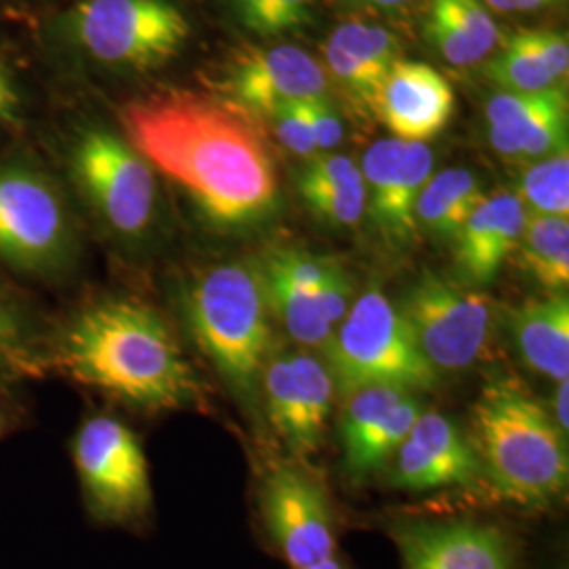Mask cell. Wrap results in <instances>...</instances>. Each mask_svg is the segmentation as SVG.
<instances>
[{"mask_svg": "<svg viewBox=\"0 0 569 569\" xmlns=\"http://www.w3.org/2000/svg\"><path fill=\"white\" fill-rule=\"evenodd\" d=\"M306 121L310 127L317 150H331L345 138V127L326 98H312L302 102Z\"/></svg>", "mask_w": 569, "mask_h": 569, "instance_id": "35", "label": "cell"}, {"mask_svg": "<svg viewBox=\"0 0 569 569\" xmlns=\"http://www.w3.org/2000/svg\"><path fill=\"white\" fill-rule=\"evenodd\" d=\"M427 34L451 66H475L493 53L500 28L481 0H432Z\"/></svg>", "mask_w": 569, "mask_h": 569, "instance_id": "22", "label": "cell"}, {"mask_svg": "<svg viewBox=\"0 0 569 569\" xmlns=\"http://www.w3.org/2000/svg\"><path fill=\"white\" fill-rule=\"evenodd\" d=\"M72 176L103 224L124 239L143 237L157 216L152 164L119 136L89 129L72 150Z\"/></svg>", "mask_w": 569, "mask_h": 569, "instance_id": "9", "label": "cell"}, {"mask_svg": "<svg viewBox=\"0 0 569 569\" xmlns=\"http://www.w3.org/2000/svg\"><path fill=\"white\" fill-rule=\"evenodd\" d=\"M300 418V456H312L323 439L329 411L333 403V380L326 363L305 350L287 352Z\"/></svg>", "mask_w": 569, "mask_h": 569, "instance_id": "26", "label": "cell"}, {"mask_svg": "<svg viewBox=\"0 0 569 569\" xmlns=\"http://www.w3.org/2000/svg\"><path fill=\"white\" fill-rule=\"evenodd\" d=\"M481 2L500 13H526V11H536L563 0H481Z\"/></svg>", "mask_w": 569, "mask_h": 569, "instance_id": "38", "label": "cell"}, {"mask_svg": "<svg viewBox=\"0 0 569 569\" xmlns=\"http://www.w3.org/2000/svg\"><path fill=\"white\" fill-rule=\"evenodd\" d=\"M326 53L333 79L348 96L376 108L382 84L399 61V42L382 26L348 21L331 32Z\"/></svg>", "mask_w": 569, "mask_h": 569, "instance_id": "20", "label": "cell"}, {"mask_svg": "<svg viewBox=\"0 0 569 569\" xmlns=\"http://www.w3.org/2000/svg\"><path fill=\"white\" fill-rule=\"evenodd\" d=\"M352 281L346 274L345 268L329 260L323 281L319 284V308L331 329H336L345 321L352 306Z\"/></svg>", "mask_w": 569, "mask_h": 569, "instance_id": "32", "label": "cell"}, {"mask_svg": "<svg viewBox=\"0 0 569 569\" xmlns=\"http://www.w3.org/2000/svg\"><path fill=\"white\" fill-rule=\"evenodd\" d=\"M367 211L390 243L407 244L418 232L416 203L432 176L427 143L397 138L371 143L363 159Z\"/></svg>", "mask_w": 569, "mask_h": 569, "instance_id": "12", "label": "cell"}, {"mask_svg": "<svg viewBox=\"0 0 569 569\" xmlns=\"http://www.w3.org/2000/svg\"><path fill=\"white\" fill-rule=\"evenodd\" d=\"M517 197L531 216H569L568 148L540 159L523 171Z\"/></svg>", "mask_w": 569, "mask_h": 569, "instance_id": "28", "label": "cell"}, {"mask_svg": "<svg viewBox=\"0 0 569 569\" xmlns=\"http://www.w3.org/2000/svg\"><path fill=\"white\" fill-rule=\"evenodd\" d=\"M363 4H371V7H380V9H395V7H403L411 0H357Z\"/></svg>", "mask_w": 569, "mask_h": 569, "instance_id": "41", "label": "cell"}, {"mask_svg": "<svg viewBox=\"0 0 569 569\" xmlns=\"http://www.w3.org/2000/svg\"><path fill=\"white\" fill-rule=\"evenodd\" d=\"M13 425H16V418H13L11 409L0 401V439L13 428Z\"/></svg>", "mask_w": 569, "mask_h": 569, "instance_id": "40", "label": "cell"}, {"mask_svg": "<svg viewBox=\"0 0 569 569\" xmlns=\"http://www.w3.org/2000/svg\"><path fill=\"white\" fill-rule=\"evenodd\" d=\"M268 117L274 127V136L287 150H291L298 157H312L317 152L302 102L284 103Z\"/></svg>", "mask_w": 569, "mask_h": 569, "instance_id": "33", "label": "cell"}, {"mask_svg": "<svg viewBox=\"0 0 569 569\" xmlns=\"http://www.w3.org/2000/svg\"><path fill=\"white\" fill-rule=\"evenodd\" d=\"M409 395V390L397 387H363L345 395L342 409V443L345 458L355 456L367 439L387 422L392 409Z\"/></svg>", "mask_w": 569, "mask_h": 569, "instance_id": "27", "label": "cell"}, {"mask_svg": "<svg viewBox=\"0 0 569 569\" xmlns=\"http://www.w3.org/2000/svg\"><path fill=\"white\" fill-rule=\"evenodd\" d=\"M23 319L16 305L0 293V359L16 361L23 348Z\"/></svg>", "mask_w": 569, "mask_h": 569, "instance_id": "36", "label": "cell"}, {"mask_svg": "<svg viewBox=\"0 0 569 569\" xmlns=\"http://www.w3.org/2000/svg\"><path fill=\"white\" fill-rule=\"evenodd\" d=\"M18 103H20L18 91L13 87V81H11L4 63L0 60V124L13 119Z\"/></svg>", "mask_w": 569, "mask_h": 569, "instance_id": "37", "label": "cell"}, {"mask_svg": "<svg viewBox=\"0 0 569 569\" xmlns=\"http://www.w3.org/2000/svg\"><path fill=\"white\" fill-rule=\"evenodd\" d=\"M528 211L517 192L486 194L456 234V266L470 284H488L517 249Z\"/></svg>", "mask_w": 569, "mask_h": 569, "instance_id": "19", "label": "cell"}, {"mask_svg": "<svg viewBox=\"0 0 569 569\" xmlns=\"http://www.w3.org/2000/svg\"><path fill=\"white\" fill-rule=\"evenodd\" d=\"M121 121L129 143L178 183L211 224H258L277 207L274 161L237 106L164 93L127 103Z\"/></svg>", "mask_w": 569, "mask_h": 569, "instance_id": "1", "label": "cell"}, {"mask_svg": "<svg viewBox=\"0 0 569 569\" xmlns=\"http://www.w3.org/2000/svg\"><path fill=\"white\" fill-rule=\"evenodd\" d=\"M56 357L74 382L138 409H183L203 395L163 317L133 298L84 306L63 329Z\"/></svg>", "mask_w": 569, "mask_h": 569, "instance_id": "2", "label": "cell"}, {"mask_svg": "<svg viewBox=\"0 0 569 569\" xmlns=\"http://www.w3.org/2000/svg\"><path fill=\"white\" fill-rule=\"evenodd\" d=\"M74 243L60 190L30 167H0V258L23 274L53 279L72 262Z\"/></svg>", "mask_w": 569, "mask_h": 569, "instance_id": "6", "label": "cell"}, {"mask_svg": "<svg viewBox=\"0 0 569 569\" xmlns=\"http://www.w3.org/2000/svg\"><path fill=\"white\" fill-rule=\"evenodd\" d=\"M72 460L89 510L108 523H131L152 507L150 468L138 435L112 416H91L72 439Z\"/></svg>", "mask_w": 569, "mask_h": 569, "instance_id": "8", "label": "cell"}, {"mask_svg": "<svg viewBox=\"0 0 569 569\" xmlns=\"http://www.w3.org/2000/svg\"><path fill=\"white\" fill-rule=\"evenodd\" d=\"M488 74L512 93H538L559 87L533 53L526 30L510 37L502 51L489 61Z\"/></svg>", "mask_w": 569, "mask_h": 569, "instance_id": "30", "label": "cell"}, {"mask_svg": "<svg viewBox=\"0 0 569 569\" xmlns=\"http://www.w3.org/2000/svg\"><path fill=\"white\" fill-rule=\"evenodd\" d=\"M422 411H425V406L418 399V395L409 392L406 399L392 409L387 422L367 439L355 456H350L346 460L348 470L355 477H363L367 472L378 470L382 465H387L388 458L392 453H397V449L406 441L409 430L413 428Z\"/></svg>", "mask_w": 569, "mask_h": 569, "instance_id": "29", "label": "cell"}, {"mask_svg": "<svg viewBox=\"0 0 569 569\" xmlns=\"http://www.w3.org/2000/svg\"><path fill=\"white\" fill-rule=\"evenodd\" d=\"M521 359L540 376L563 382L569 376V302L566 293L528 300L510 315Z\"/></svg>", "mask_w": 569, "mask_h": 569, "instance_id": "21", "label": "cell"}, {"mask_svg": "<svg viewBox=\"0 0 569 569\" xmlns=\"http://www.w3.org/2000/svg\"><path fill=\"white\" fill-rule=\"evenodd\" d=\"M395 456L392 486L406 491L472 486L483 475L470 437L439 411L425 409Z\"/></svg>", "mask_w": 569, "mask_h": 569, "instance_id": "14", "label": "cell"}, {"mask_svg": "<svg viewBox=\"0 0 569 569\" xmlns=\"http://www.w3.org/2000/svg\"><path fill=\"white\" fill-rule=\"evenodd\" d=\"M70 21L91 58L133 70L173 60L190 37V23L169 0H82Z\"/></svg>", "mask_w": 569, "mask_h": 569, "instance_id": "7", "label": "cell"}, {"mask_svg": "<svg viewBox=\"0 0 569 569\" xmlns=\"http://www.w3.org/2000/svg\"><path fill=\"white\" fill-rule=\"evenodd\" d=\"M519 264L550 296L566 293L569 284V222L557 216H531L517 243Z\"/></svg>", "mask_w": 569, "mask_h": 569, "instance_id": "25", "label": "cell"}, {"mask_svg": "<svg viewBox=\"0 0 569 569\" xmlns=\"http://www.w3.org/2000/svg\"><path fill=\"white\" fill-rule=\"evenodd\" d=\"M327 369L340 395L357 388L397 387L422 392L439 373L413 342L399 308L371 287L355 300L326 345Z\"/></svg>", "mask_w": 569, "mask_h": 569, "instance_id": "5", "label": "cell"}, {"mask_svg": "<svg viewBox=\"0 0 569 569\" xmlns=\"http://www.w3.org/2000/svg\"><path fill=\"white\" fill-rule=\"evenodd\" d=\"M418 350L437 373L460 371L486 352L491 331V300L425 270L397 306Z\"/></svg>", "mask_w": 569, "mask_h": 569, "instance_id": "10", "label": "cell"}, {"mask_svg": "<svg viewBox=\"0 0 569 569\" xmlns=\"http://www.w3.org/2000/svg\"><path fill=\"white\" fill-rule=\"evenodd\" d=\"M222 89L249 112L272 114L284 103L323 98L327 79L312 56L291 44L247 49L228 63Z\"/></svg>", "mask_w": 569, "mask_h": 569, "instance_id": "13", "label": "cell"}, {"mask_svg": "<svg viewBox=\"0 0 569 569\" xmlns=\"http://www.w3.org/2000/svg\"><path fill=\"white\" fill-rule=\"evenodd\" d=\"M406 569H512L509 540L475 521H409L392 529Z\"/></svg>", "mask_w": 569, "mask_h": 569, "instance_id": "16", "label": "cell"}, {"mask_svg": "<svg viewBox=\"0 0 569 569\" xmlns=\"http://www.w3.org/2000/svg\"><path fill=\"white\" fill-rule=\"evenodd\" d=\"M569 385L568 380H563V382H557V390H555V395H552V411H550V416H552V420H555V425L561 428L566 435H568L569 428Z\"/></svg>", "mask_w": 569, "mask_h": 569, "instance_id": "39", "label": "cell"}, {"mask_svg": "<svg viewBox=\"0 0 569 569\" xmlns=\"http://www.w3.org/2000/svg\"><path fill=\"white\" fill-rule=\"evenodd\" d=\"M266 528L293 569L333 557V519L326 489L302 468L279 465L268 472L260 493Z\"/></svg>", "mask_w": 569, "mask_h": 569, "instance_id": "11", "label": "cell"}, {"mask_svg": "<svg viewBox=\"0 0 569 569\" xmlns=\"http://www.w3.org/2000/svg\"><path fill=\"white\" fill-rule=\"evenodd\" d=\"M453 103V89L443 74L422 61L399 60L376 108L397 140L427 143L448 127Z\"/></svg>", "mask_w": 569, "mask_h": 569, "instance_id": "18", "label": "cell"}, {"mask_svg": "<svg viewBox=\"0 0 569 569\" xmlns=\"http://www.w3.org/2000/svg\"><path fill=\"white\" fill-rule=\"evenodd\" d=\"M327 258L300 249H274L256 264L264 284L270 315L298 345L326 346L333 333L319 308V284Z\"/></svg>", "mask_w": 569, "mask_h": 569, "instance_id": "17", "label": "cell"}, {"mask_svg": "<svg viewBox=\"0 0 569 569\" xmlns=\"http://www.w3.org/2000/svg\"><path fill=\"white\" fill-rule=\"evenodd\" d=\"M491 148L510 161H540L568 148V98L555 87L500 93L486 108Z\"/></svg>", "mask_w": 569, "mask_h": 569, "instance_id": "15", "label": "cell"}, {"mask_svg": "<svg viewBox=\"0 0 569 569\" xmlns=\"http://www.w3.org/2000/svg\"><path fill=\"white\" fill-rule=\"evenodd\" d=\"M470 425L481 470L500 498L547 507L566 493L568 435L519 380H489L472 406Z\"/></svg>", "mask_w": 569, "mask_h": 569, "instance_id": "3", "label": "cell"}, {"mask_svg": "<svg viewBox=\"0 0 569 569\" xmlns=\"http://www.w3.org/2000/svg\"><path fill=\"white\" fill-rule=\"evenodd\" d=\"M306 207L327 224L355 226L366 213L361 167L345 154H329L308 164L300 178Z\"/></svg>", "mask_w": 569, "mask_h": 569, "instance_id": "23", "label": "cell"}, {"mask_svg": "<svg viewBox=\"0 0 569 569\" xmlns=\"http://www.w3.org/2000/svg\"><path fill=\"white\" fill-rule=\"evenodd\" d=\"M306 569H345L333 557L331 559H327V561H321V563H317V566H312V568Z\"/></svg>", "mask_w": 569, "mask_h": 569, "instance_id": "42", "label": "cell"}, {"mask_svg": "<svg viewBox=\"0 0 569 569\" xmlns=\"http://www.w3.org/2000/svg\"><path fill=\"white\" fill-rule=\"evenodd\" d=\"M232 4L249 30L279 37L310 21L315 0H232Z\"/></svg>", "mask_w": 569, "mask_h": 569, "instance_id": "31", "label": "cell"}, {"mask_svg": "<svg viewBox=\"0 0 569 569\" xmlns=\"http://www.w3.org/2000/svg\"><path fill=\"white\" fill-rule=\"evenodd\" d=\"M486 192L468 169H443L432 173L416 203V224L439 237H453L460 232Z\"/></svg>", "mask_w": 569, "mask_h": 569, "instance_id": "24", "label": "cell"}, {"mask_svg": "<svg viewBox=\"0 0 569 569\" xmlns=\"http://www.w3.org/2000/svg\"><path fill=\"white\" fill-rule=\"evenodd\" d=\"M526 34L533 53L549 72L550 79L557 84L566 81L569 70L568 34L552 30H526Z\"/></svg>", "mask_w": 569, "mask_h": 569, "instance_id": "34", "label": "cell"}, {"mask_svg": "<svg viewBox=\"0 0 569 569\" xmlns=\"http://www.w3.org/2000/svg\"><path fill=\"white\" fill-rule=\"evenodd\" d=\"M182 312L226 385L251 399L272 357V315L256 264L211 266L183 287Z\"/></svg>", "mask_w": 569, "mask_h": 569, "instance_id": "4", "label": "cell"}]
</instances>
